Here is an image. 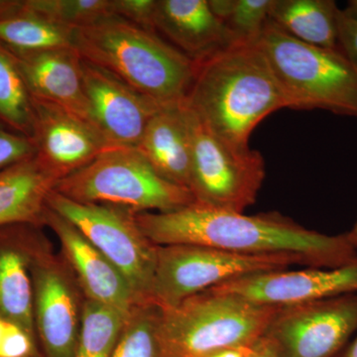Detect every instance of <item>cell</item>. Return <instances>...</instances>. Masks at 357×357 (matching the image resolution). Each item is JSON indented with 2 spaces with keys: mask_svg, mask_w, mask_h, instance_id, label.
Returning a JSON list of instances; mask_svg holds the SVG:
<instances>
[{
  "mask_svg": "<svg viewBox=\"0 0 357 357\" xmlns=\"http://www.w3.org/2000/svg\"><path fill=\"white\" fill-rule=\"evenodd\" d=\"M47 206L76 227L119 269L140 306L152 304L157 245L141 231L132 211L77 203L56 191L51 192Z\"/></svg>",
  "mask_w": 357,
  "mask_h": 357,
  "instance_id": "9c48e42d",
  "label": "cell"
},
{
  "mask_svg": "<svg viewBox=\"0 0 357 357\" xmlns=\"http://www.w3.org/2000/svg\"><path fill=\"white\" fill-rule=\"evenodd\" d=\"M190 146L195 202L218 210L243 213L255 204L265 178L264 159L250 148L220 139L182 103Z\"/></svg>",
  "mask_w": 357,
  "mask_h": 357,
  "instance_id": "52a82bcc",
  "label": "cell"
},
{
  "mask_svg": "<svg viewBox=\"0 0 357 357\" xmlns=\"http://www.w3.org/2000/svg\"><path fill=\"white\" fill-rule=\"evenodd\" d=\"M8 50L33 98L58 105L93 126L84 91L82 58L75 49Z\"/></svg>",
  "mask_w": 357,
  "mask_h": 357,
  "instance_id": "2e32d148",
  "label": "cell"
},
{
  "mask_svg": "<svg viewBox=\"0 0 357 357\" xmlns=\"http://www.w3.org/2000/svg\"><path fill=\"white\" fill-rule=\"evenodd\" d=\"M36 335L6 321L0 342V357H44Z\"/></svg>",
  "mask_w": 357,
  "mask_h": 357,
  "instance_id": "f1b7e54d",
  "label": "cell"
},
{
  "mask_svg": "<svg viewBox=\"0 0 357 357\" xmlns=\"http://www.w3.org/2000/svg\"><path fill=\"white\" fill-rule=\"evenodd\" d=\"M196 65L184 105L232 146L249 148L256 126L268 115L287 109L257 41H237Z\"/></svg>",
  "mask_w": 357,
  "mask_h": 357,
  "instance_id": "7a4b0ae2",
  "label": "cell"
},
{
  "mask_svg": "<svg viewBox=\"0 0 357 357\" xmlns=\"http://www.w3.org/2000/svg\"><path fill=\"white\" fill-rule=\"evenodd\" d=\"M342 11H344L345 15L357 20V0H351V1H349L347 6L345 7V9Z\"/></svg>",
  "mask_w": 357,
  "mask_h": 357,
  "instance_id": "d590c367",
  "label": "cell"
},
{
  "mask_svg": "<svg viewBox=\"0 0 357 357\" xmlns=\"http://www.w3.org/2000/svg\"><path fill=\"white\" fill-rule=\"evenodd\" d=\"M24 4L35 15L74 30L112 15V0H24Z\"/></svg>",
  "mask_w": 357,
  "mask_h": 357,
  "instance_id": "d4e9b609",
  "label": "cell"
},
{
  "mask_svg": "<svg viewBox=\"0 0 357 357\" xmlns=\"http://www.w3.org/2000/svg\"><path fill=\"white\" fill-rule=\"evenodd\" d=\"M252 345L227 347V349L211 352L204 357H250L252 354Z\"/></svg>",
  "mask_w": 357,
  "mask_h": 357,
  "instance_id": "d6a6232c",
  "label": "cell"
},
{
  "mask_svg": "<svg viewBox=\"0 0 357 357\" xmlns=\"http://www.w3.org/2000/svg\"><path fill=\"white\" fill-rule=\"evenodd\" d=\"M82 72L93 126L112 147H137L152 117L165 107L84 59Z\"/></svg>",
  "mask_w": 357,
  "mask_h": 357,
  "instance_id": "7c38bea8",
  "label": "cell"
},
{
  "mask_svg": "<svg viewBox=\"0 0 357 357\" xmlns=\"http://www.w3.org/2000/svg\"><path fill=\"white\" fill-rule=\"evenodd\" d=\"M35 158L60 181L112 148L98 129L62 107L33 98Z\"/></svg>",
  "mask_w": 357,
  "mask_h": 357,
  "instance_id": "5bb4252c",
  "label": "cell"
},
{
  "mask_svg": "<svg viewBox=\"0 0 357 357\" xmlns=\"http://www.w3.org/2000/svg\"><path fill=\"white\" fill-rule=\"evenodd\" d=\"M256 41L287 109L357 116V74L340 51L304 43L270 20Z\"/></svg>",
  "mask_w": 357,
  "mask_h": 357,
  "instance_id": "5b68a950",
  "label": "cell"
},
{
  "mask_svg": "<svg viewBox=\"0 0 357 357\" xmlns=\"http://www.w3.org/2000/svg\"><path fill=\"white\" fill-rule=\"evenodd\" d=\"M338 11L333 0H274L270 20L304 43L340 51Z\"/></svg>",
  "mask_w": 357,
  "mask_h": 357,
  "instance_id": "44dd1931",
  "label": "cell"
},
{
  "mask_svg": "<svg viewBox=\"0 0 357 357\" xmlns=\"http://www.w3.org/2000/svg\"><path fill=\"white\" fill-rule=\"evenodd\" d=\"M281 306L260 305L232 294L206 290L174 307H159L161 357H204L251 345L264 335Z\"/></svg>",
  "mask_w": 357,
  "mask_h": 357,
  "instance_id": "277c9868",
  "label": "cell"
},
{
  "mask_svg": "<svg viewBox=\"0 0 357 357\" xmlns=\"http://www.w3.org/2000/svg\"><path fill=\"white\" fill-rule=\"evenodd\" d=\"M38 227L28 223L0 227V319L36 337L31 267Z\"/></svg>",
  "mask_w": 357,
  "mask_h": 357,
  "instance_id": "e0dca14e",
  "label": "cell"
},
{
  "mask_svg": "<svg viewBox=\"0 0 357 357\" xmlns=\"http://www.w3.org/2000/svg\"><path fill=\"white\" fill-rule=\"evenodd\" d=\"M6 321L3 319H0V342L3 337L4 330H6Z\"/></svg>",
  "mask_w": 357,
  "mask_h": 357,
  "instance_id": "74e56055",
  "label": "cell"
},
{
  "mask_svg": "<svg viewBox=\"0 0 357 357\" xmlns=\"http://www.w3.org/2000/svg\"><path fill=\"white\" fill-rule=\"evenodd\" d=\"M274 0H236L225 26L238 41H256L270 20Z\"/></svg>",
  "mask_w": 357,
  "mask_h": 357,
  "instance_id": "4316f807",
  "label": "cell"
},
{
  "mask_svg": "<svg viewBox=\"0 0 357 357\" xmlns=\"http://www.w3.org/2000/svg\"><path fill=\"white\" fill-rule=\"evenodd\" d=\"M306 265L295 255H248L192 244L157 245L152 304L174 307L182 301L246 275Z\"/></svg>",
  "mask_w": 357,
  "mask_h": 357,
  "instance_id": "ba28073f",
  "label": "cell"
},
{
  "mask_svg": "<svg viewBox=\"0 0 357 357\" xmlns=\"http://www.w3.org/2000/svg\"><path fill=\"white\" fill-rule=\"evenodd\" d=\"M337 357H357V338L347 345Z\"/></svg>",
  "mask_w": 357,
  "mask_h": 357,
  "instance_id": "e575fe53",
  "label": "cell"
},
{
  "mask_svg": "<svg viewBox=\"0 0 357 357\" xmlns=\"http://www.w3.org/2000/svg\"><path fill=\"white\" fill-rule=\"evenodd\" d=\"M136 148L160 176L190 190L191 146L181 105L157 112Z\"/></svg>",
  "mask_w": 357,
  "mask_h": 357,
  "instance_id": "d6986e66",
  "label": "cell"
},
{
  "mask_svg": "<svg viewBox=\"0 0 357 357\" xmlns=\"http://www.w3.org/2000/svg\"><path fill=\"white\" fill-rule=\"evenodd\" d=\"M74 49L165 109L184 103L196 73V63L158 33L114 15L75 30Z\"/></svg>",
  "mask_w": 357,
  "mask_h": 357,
  "instance_id": "3957f363",
  "label": "cell"
},
{
  "mask_svg": "<svg viewBox=\"0 0 357 357\" xmlns=\"http://www.w3.org/2000/svg\"><path fill=\"white\" fill-rule=\"evenodd\" d=\"M35 156L31 138L0 122V171Z\"/></svg>",
  "mask_w": 357,
  "mask_h": 357,
  "instance_id": "83f0119b",
  "label": "cell"
},
{
  "mask_svg": "<svg viewBox=\"0 0 357 357\" xmlns=\"http://www.w3.org/2000/svg\"><path fill=\"white\" fill-rule=\"evenodd\" d=\"M154 27L195 63L238 41L211 11L208 0H157Z\"/></svg>",
  "mask_w": 357,
  "mask_h": 357,
  "instance_id": "ac0fdd59",
  "label": "cell"
},
{
  "mask_svg": "<svg viewBox=\"0 0 357 357\" xmlns=\"http://www.w3.org/2000/svg\"><path fill=\"white\" fill-rule=\"evenodd\" d=\"M134 218L156 245L192 244L248 255H295L316 268H337L357 260V248L347 234H319L279 213L246 215L195 202L167 213H134Z\"/></svg>",
  "mask_w": 357,
  "mask_h": 357,
  "instance_id": "6da1fadb",
  "label": "cell"
},
{
  "mask_svg": "<svg viewBox=\"0 0 357 357\" xmlns=\"http://www.w3.org/2000/svg\"><path fill=\"white\" fill-rule=\"evenodd\" d=\"M260 305L288 306L357 293V260L337 268L261 272L208 289Z\"/></svg>",
  "mask_w": 357,
  "mask_h": 357,
  "instance_id": "4fadbf2b",
  "label": "cell"
},
{
  "mask_svg": "<svg viewBox=\"0 0 357 357\" xmlns=\"http://www.w3.org/2000/svg\"><path fill=\"white\" fill-rule=\"evenodd\" d=\"M44 225L55 232L79 285L89 300L130 316L140 306L135 294L116 267L66 218L47 206Z\"/></svg>",
  "mask_w": 357,
  "mask_h": 357,
  "instance_id": "9a60e30c",
  "label": "cell"
},
{
  "mask_svg": "<svg viewBox=\"0 0 357 357\" xmlns=\"http://www.w3.org/2000/svg\"><path fill=\"white\" fill-rule=\"evenodd\" d=\"M347 234V236H349V239H351L352 244L357 248V220L356 222L354 223V227H352L351 230H349Z\"/></svg>",
  "mask_w": 357,
  "mask_h": 357,
  "instance_id": "8d00e7d4",
  "label": "cell"
},
{
  "mask_svg": "<svg viewBox=\"0 0 357 357\" xmlns=\"http://www.w3.org/2000/svg\"><path fill=\"white\" fill-rule=\"evenodd\" d=\"M357 328V293L281 306L263 337L276 357H337Z\"/></svg>",
  "mask_w": 357,
  "mask_h": 357,
  "instance_id": "30bf717a",
  "label": "cell"
},
{
  "mask_svg": "<svg viewBox=\"0 0 357 357\" xmlns=\"http://www.w3.org/2000/svg\"><path fill=\"white\" fill-rule=\"evenodd\" d=\"M234 1L236 0H208V6L218 20L225 23L234 9Z\"/></svg>",
  "mask_w": 357,
  "mask_h": 357,
  "instance_id": "1f68e13d",
  "label": "cell"
},
{
  "mask_svg": "<svg viewBox=\"0 0 357 357\" xmlns=\"http://www.w3.org/2000/svg\"><path fill=\"white\" fill-rule=\"evenodd\" d=\"M75 30L55 24L26 9L0 20V44L10 50L42 51L74 49Z\"/></svg>",
  "mask_w": 357,
  "mask_h": 357,
  "instance_id": "7402d4cb",
  "label": "cell"
},
{
  "mask_svg": "<svg viewBox=\"0 0 357 357\" xmlns=\"http://www.w3.org/2000/svg\"><path fill=\"white\" fill-rule=\"evenodd\" d=\"M0 122L31 138L34 126L32 96L13 54L0 44Z\"/></svg>",
  "mask_w": 357,
  "mask_h": 357,
  "instance_id": "cb8c5ba5",
  "label": "cell"
},
{
  "mask_svg": "<svg viewBox=\"0 0 357 357\" xmlns=\"http://www.w3.org/2000/svg\"><path fill=\"white\" fill-rule=\"evenodd\" d=\"M337 40L340 53L347 58L357 74V20L338 11Z\"/></svg>",
  "mask_w": 357,
  "mask_h": 357,
  "instance_id": "4dcf8cb0",
  "label": "cell"
},
{
  "mask_svg": "<svg viewBox=\"0 0 357 357\" xmlns=\"http://www.w3.org/2000/svg\"><path fill=\"white\" fill-rule=\"evenodd\" d=\"M128 319L114 307L84 301L75 357H112Z\"/></svg>",
  "mask_w": 357,
  "mask_h": 357,
  "instance_id": "603a6c76",
  "label": "cell"
},
{
  "mask_svg": "<svg viewBox=\"0 0 357 357\" xmlns=\"http://www.w3.org/2000/svg\"><path fill=\"white\" fill-rule=\"evenodd\" d=\"M156 305H142L131 312L112 357H161L157 340Z\"/></svg>",
  "mask_w": 357,
  "mask_h": 357,
  "instance_id": "484cf974",
  "label": "cell"
},
{
  "mask_svg": "<svg viewBox=\"0 0 357 357\" xmlns=\"http://www.w3.org/2000/svg\"><path fill=\"white\" fill-rule=\"evenodd\" d=\"M157 0H112V14L143 29L155 31Z\"/></svg>",
  "mask_w": 357,
  "mask_h": 357,
  "instance_id": "f546056e",
  "label": "cell"
},
{
  "mask_svg": "<svg viewBox=\"0 0 357 357\" xmlns=\"http://www.w3.org/2000/svg\"><path fill=\"white\" fill-rule=\"evenodd\" d=\"M250 357H276V354L271 344L262 335L253 344Z\"/></svg>",
  "mask_w": 357,
  "mask_h": 357,
  "instance_id": "836d02e7",
  "label": "cell"
},
{
  "mask_svg": "<svg viewBox=\"0 0 357 357\" xmlns=\"http://www.w3.org/2000/svg\"><path fill=\"white\" fill-rule=\"evenodd\" d=\"M57 183L35 156L0 171V227L44 225L47 201Z\"/></svg>",
  "mask_w": 357,
  "mask_h": 357,
  "instance_id": "ffe728a7",
  "label": "cell"
},
{
  "mask_svg": "<svg viewBox=\"0 0 357 357\" xmlns=\"http://www.w3.org/2000/svg\"><path fill=\"white\" fill-rule=\"evenodd\" d=\"M54 191L77 203L107 204L134 213H167L195 203L192 192L160 176L135 147H112Z\"/></svg>",
  "mask_w": 357,
  "mask_h": 357,
  "instance_id": "8992f818",
  "label": "cell"
},
{
  "mask_svg": "<svg viewBox=\"0 0 357 357\" xmlns=\"http://www.w3.org/2000/svg\"><path fill=\"white\" fill-rule=\"evenodd\" d=\"M41 241L35 248L31 267L37 337L44 357H75L82 317L77 294Z\"/></svg>",
  "mask_w": 357,
  "mask_h": 357,
  "instance_id": "8fae6325",
  "label": "cell"
}]
</instances>
